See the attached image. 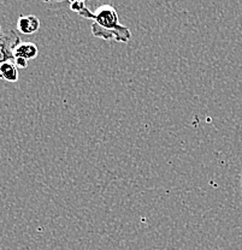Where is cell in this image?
Listing matches in <instances>:
<instances>
[{
  "instance_id": "cell-1",
  "label": "cell",
  "mask_w": 242,
  "mask_h": 250,
  "mask_svg": "<svg viewBox=\"0 0 242 250\" xmlns=\"http://www.w3.org/2000/svg\"><path fill=\"white\" fill-rule=\"evenodd\" d=\"M81 17L93 20V36L103 40H112L117 42L126 43L132 39V33L126 25L119 22L117 10L111 5H101L94 12L86 7L80 14Z\"/></svg>"
},
{
  "instance_id": "cell-2",
  "label": "cell",
  "mask_w": 242,
  "mask_h": 250,
  "mask_svg": "<svg viewBox=\"0 0 242 250\" xmlns=\"http://www.w3.org/2000/svg\"><path fill=\"white\" fill-rule=\"evenodd\" d=\"M22 42L14 30H0V65L15 61V48Z\"/></svg>"
},
{
  "instance_id": "cell-3",
  "label": "cell",
  "mask_w": 242,
  "mask_h": 250,
  "mask_svg": "<svg viewBox=\"0 0 242 250\" xmlns=\"http://www.w3.org/2000/svg\"><path fill=\"white\" fill-rule=\"evenodd\" d=\"M17 29L22 34L30 35L40 29V20L36 16H21L17 21Z\"/></svg>"
},
{
  "instance_id": "cell-4",
  "label": "cell",
  "mask_w": 242,
  "mask_h": 250,
  "mask_svg": "<svg viewBox=\"0 0 242 250\" xmlns=\"http://www.w3.org/2000/svg\"><path fill=\"white\" fill-rule=\"evenodd\" d=\"M15 58H22L25 61H32L35 59L39 54V48L33 42H21L15 48Z\"/></svg>"
},
{
  "instance_id": "cell-5",
  "label": "cell",
  "mask_w": 242,
  "mask_h": 250,
  "mask_svg": "<svg viewBox=\"0 0 242 250\" xmlns=\"http://www.w3.org/2000/svg\"><path fill=\"white\" fill-rule=\"evenodd\" d=\"M0 80L15 83L18 81V67L15 62H6L0 65Z\"/></svg>"
},
{
  "instance_id": "cell-6",
  "label": "cell",
  "mask_w": 242,
  "mask_h": 250,
  "mask_svg": "<svg viewBox=\"0 0 242 250\" xmlns=\"http://www.w3.org/2000/svg\"><path fill=\"white\" fill-rule=\"evenodd\" d=\"M86 7H87V4H86L85 1H82V0L70 2V10L74 12H76V14H79V15L86 9Z\"/></svg>"
},
{
  "instance_id": "cell-7",
  "label": "cell",
  "mask_w": 242,
  "mask_h": 250,
  "mask_svg": "<svg viewBox=\"0 0 242 250\" xmlns=\"http://www.w3.org/2000/svg\"><path fill=\"white\" fill-rule=\"evenodd\" d=\"M15 64L17 65L18 69H27L28 67V61L22 58H15Z\"/></svg>"
},
{
  "instance_id": "cell-8",
  "label": "cell",
  "mask_w": 242,
  "mask_h": 250,
  "mask_svg": "<svg viewBox=\"0 0 242 250\" xmlns=\"http://www.w3.org/2000/svg\"><path fill=\"white\" fill-rule=\"evenodd\" d=\"M241 190H242V173H241Z\"/></svg>"
},
{
  "instance_id": "cell-9",
  "label": "cell",
  "mask_w": 242,
  "mask_h": 250,
  "mask_svg": "<svg viewBox=\"0 0 242 250\" xmlns=\"http://www.w3.org/2000/svg\"><path fill=\"white\" fill-rule=\"evenodd\" d=\"M0 30H1V27H0Z\"/></svg>"
}]
</instances>
